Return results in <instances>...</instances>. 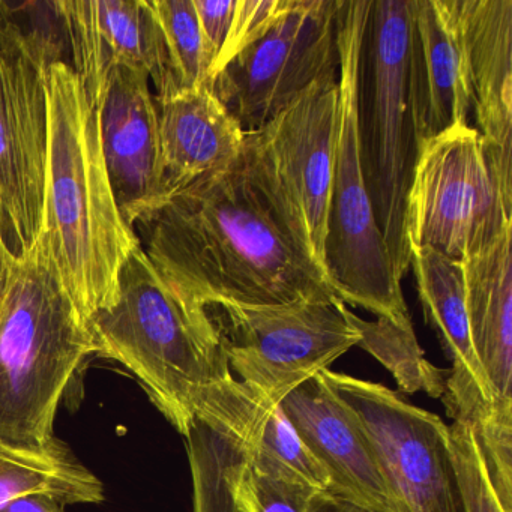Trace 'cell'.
Returning <instances> with one entry per match:
<instances>
[{
    "label": "cell",
    "instance_id": "obj_26",
    "mask_svg": "<svg viewBox=\"0 0 512 512\" xmlns=\"http://www.w3.org/2000/svg\"><path fill=\"white\" fill-rule=\"evenodd\" d=\"M452 419L448 425L449 448L463 511L508 512L494 490L472 422L463 416Z\"/></svg>",
    "mask_w": 512,
    "mask_h": 512
},
{
    "label": "cell",
    "instance_id": "obj_28",
    "mask_svg": "<svg viewBox=\"0 0 512 512\" xmlns=\"http://www.w3.org/2000/svg\"><path fill=\"white\" fill-rule=\"evenodd\" d=\"M290 0H236L235 13L229 35L224 41L220 55L215 59L209 73L212 82L239 53L260 40L281 14L289 7Z\"/></svg>",
    "mask_w": 512,
    "mask_h": 512
},
{
    "label": "cell",
    "instance_id": "obj_23",
    "mask_svg": "<svg viewBox=\"0 0 512 512\" xmlns=\"http://www.w3.org/2000/svg\"><path fill=\"white\" fill-rule=\"evenodd\" d=\"M347 319L358 331V347L391 371L401 392L425 391L431 397H442L448 370H439L425 359L413 328H404L385 317L370 322L356 316L349 308Z\"/></svg>",
    "mask_w": 512,
    "mask_h": 512
},
{
    "label": "cell",
    "instance_id": "obj_25",
    "mask_svg": "<svg viewBox=\"0 0 512 512\" xmlns=\"http://www.w3.org/2000/svg\"><path fill=\"white\" fill-rule=\"evenodd\" d=\"M157 17L179 91L208 83L211 59L194 0H148Z\"/></svg>",
    "mask_w": 512,
    "mask_h": 512
},
{
    "label": "cell",
    "instance_id": "obj_8",
    "mask_svg": "<svg viewBox=\"0 0 512 512\" xmlns=\"http://www.w3.org/2000/svg\"><path fill=\"white\" fill-rule=\"evenodd\" d=\"M506 209L476 128L455 127L424 143L409 197L410 250L433 248L463 262L490 247L506 226Z\"/></svg>",
    "mask_w": 512,
    "mask_h": 512
},
{
    "label": "cell",
    "instance_id": "obj_9",
    "mask_svg": "<svg viewBox=\"0 0 512 512\" xmlns=\"http://www.w3.org/2000/svg\"><path fill=\"white\" fill-rule=\"evenodd\" d=\"M214 308L230 370L272 400L329 370L359 343L341 299Z\"/></svg>",
    "mask_w": 512,
    "mask_h": 512
},
{
    "label": "cell",
    "instance_id": "obj_27",
    "mask_svg": "<svg viewBox=\"0 0 512 512\" xmlns=\"http://www.w3.org/2000/svg\"><path fill=\"white\" fill-rule=\"evenodd\" d=\"M322 491L251 469L236 491L238 512H314Z\"/></svg>",
    "mask_w": 512,
    "mask_h": 512
},
{
    "label": "cell",
    "instance_id": "obj_1",
    "mask_svg": "<svg viewBox=\"0 0 512 512\" xmlns=\"http://www.w3.org/2000/svg\"><path fill=\"white\" fill-rule=\"evenodd\" d=\"M133 230L158 274L196 307L340 299L275 223L241 154L173 191Z\"/></svg>",
    "mask_w": 512,
    "mask_h": 512
},
{
    "label": "cell",
    "instance_id": "obj_3",
    "mask_svg": "<svg viewBox=\"0 0 512 512\" xmlns=\"http://www.w3.org/2000/svg\"><path fill=\"white\" fill-rule=\"evenodd\" d=\"M97 344L59 280L46 241L0 248V443L46 452L59 404Z\"/></svg>",
    "mask_w": 512,
    "mask_h": 512
},
{
    "label": "cell",
    "instance_id": "obj_14",
    "mask_svg": "<svg viewBox=\"0 0 512 512\" xmlns=\"http://www.w3.org/2000/svg\"><path fill=\"white\" fill-rule=\"evenodd\" d=\"M266 398L232 374L200 400L182 431L193 475L194 512H238L236 491L254 466Z\"/></svg>",
    "mask_w": 512,
    "mask_h": 512
},
{
    "label": "cell",
    "instance_id": "obj_13",
    "mask_svg": "<svg viewBox=\"0 0 512 512\" xmlns=\"http://www.w3.org/2000/svg\"><path fill=\"white\" fill-rule=\"evenodd\" d=\"M101 148L110 185L128 227L172 194L161 151L157 101L143 71H110L98 109Z\"/></svg>",
    "mask_w": 512,
    "mask_h": 512
},
{
    "label": "cell",
    "instance_id": "obj_32",
    "mask_svg": "<svg viewBox=\"0 0 512 512\" xmlns=\"http://www.w3.org/2000/svg\"><path fill=\"white\" fill-rule=\"evenodd\" d=\"M5 236H4V232H2V226H0V248H2V245L5 244Z\"/></svg>",
    "mask_w": 512,
    "mask_h": 512
},
{
    "label": "cell",
    "instance_id": "obj_2",
    "mask_svg": "<svg viewBox=\"0 0 512 512\" xmlns=\"http://www.w3.org/2000/svg\"><path fill=\"white\" fill-rule=\"evenodd\" d=\"M49 155L43 236L50 259L86 322L118 296L119 274L139 238L110 185L100 121L71 65L47 71Z\"/></svg>",
    "mask_w": 512,
    "mask_h": 512
},
{
    "label": "cell",
    "instance_id": "obj_4",
    "mask_svg": "<svg viewBox=\"0 0 512 512\" xmlns=\"http://www.w3.org/2000/svg\"><path fill=\"white\" fill-rule=\"evenodd\" d=\"M358 128L374 220L401 283L412 260L407 197L427 142L413 0H370L359 68Z\"/></svg>",
    "mask_w": 512,
    "mask_h": 512
},
{
    "label": "cell",
    "instance_id": "obj_19",
    "mask_svg": "<svg viewBox=\"0 0 512 512\" xmlns=\"http://www.w3.org/2000/svg\"><path fill=\"white\" fill-rule=\"evenodd\" d=\"M512 224L461 262L470 338L496 403L512 406Z\"/></svg>",
    "mask_w": 512,
    "mask_h": 512
},
{
    "label": "cell",
    "instance_id": "obj_7",
    "mask_svg": "<svg viewBox=\"0 0 512 512\" xmlns=\"http://www.w3.org/2000/svg\"><path fill=\"white\" fill-rule=\"evenodd\" d=\"M337 110L334 71L265 127L245 134L241 151L245 175L275 223L326 278Z\"/></svg>",
    "mask_w": 512,
    "mask_h": 512
},
{
    "label": "cell",
    "instance_id": "obj_6",
    "mask_svg": "<svg viewBox=\"0 0 512 512\" xmlns=\"http://www.w3.org/2000/svg\"><path fill=\"white\" fill-rule=\"evenodd\" d=\"M368 8L370 0H340L338 10L337 136L325 268L344 304L413 328L362 172L358 88Z\"/></svg>",
    "mask_w": 512,
    "mask_h": 512
},
{
    "label": "cell",
    "instance_id": "obj_17",
    "mask_svg": "<svg viewBox=\"0 0 512 512\" xmlns=\"http://www.w3.org/2000/svg\"><path fill=\"white\" fill-rule=\"evenodd\" d=\"M410 268L418 284L425 320L436 331L452 362L445 391L440 397L446 410L466 413L485 401L500 409L512 410V406H502L494 401L473 350L461 262L443 256L433 248H415Z\"/></svg>",
    "mask_w": 512,
    "mask_h": 512
},
{
    "label": "cell",
    "instance_id": "obj_16",
    "mask_svg": "<svg viewBox=\"0 0 512 512\" xmlns=\"http://www.w3.org/2000/svg\"><path fill=\"white\" fill-rule=\"evenodd\" d=\"M472 109L485 161L512 211V0H460Z\"/></svg>",
    "mask_w": 512,
    "mask_h": 512
},
{
    "label": "cell",
    "instance_id": "obj_31",
    "mask_svg": "<svg viewBox=\"0 0 512 512\" xmlns=\"http://www.w3.org/2000/svg\"><path fill=\"white\" fill-rule=\"evenodd\" d=\"M314 512H371L367 509L359 508L353 503L346 502V500L337 499L328 493H322L317 497L316 505H314Z\"/></svg>",
    "mask_w": 512,
    "mask_h": 512
},
{
    "label": "cell",
    "instance_id": "obj_15",
    "mask_svg": "<svg viewBox=\"0 0 512 512\" xmlns=\"http://www.w3.org/2000/svg\"><path fill=\"white\" fill-rule=\"evenodd\" d=\"M278 404L328 475V494L367 511L394 512L367 434L320 373Z\"/></svg>",
    "mask_w": 512,
    "mask_h": 512
},
{
    "label": "cell",
    "instance_id": "obj_5",
    "mask_svg": "<svg viewBox=\"0 0 512 512\" xmlns=\"http://www.w3.org/2000/svg\"><path fill=\"white\" fill-rule=\"evenodd\" d=\"M88 325L97 355L136 376L181 434L206 391L232 376L214 317L179 296L142 245L122 266L116 301Z\"/></svg>",
    "mask_w": 512,
    "mask_h": 512
},
{
    "label": "cell",
    "instance_id": "obj_22",
    "mask_svg": "<svg viewBox=\"0 0 512 512\" xmlns=\"http://www.w3.org/2000/svg\"><path fill=\"white\" fill-rule=\"evenodd\" d=\"M50 494L64 505L100 503V479L61 445L46 452L23 451L0 443V512L29 494Z\"/></svg>",
    "mask_w": 512,
    "mask_h": 512
},
{
    "label": "cell",
    "instance_id": "obj_30",
    "mask_svg": "<svg viewBox=\"0 0 512 512\" xmlns=\"http://www.w3.org/2000/svg\"><path fill=\"white\" fill-rule=\"evenodd\" d=\"M64 503L50 494H29L11 502L2 512H65Z\"/></svg>",
    "mask_w": 512,
    "mask_h": 512
},
{
    "label": "cell",
    "instance_id": "obj_20",
    "mask_svg": "<svg viewBox=\"0 0 512 512\" xmlns=\"http://www.w3.org/2000/svg\"><path fill=\"white\" fill-rule=\"evenodd\" d=\"M422 85L425 139L469 125V58L460 0H413Z\"/></svg>",
    "mask_w": 512,
    "mask_h": 512
},
{
    "label": "cell",
    "instance_id": "obj_24",
    "mask_svg": "<svg viewBox=\"0 0 512 512\" xmlns=\"http://www.w3.org/2000/svg\"><path fill=\"white\" fill-rule=\"evenodd\" d=\"M278 403L280 401L266 398L260 416L253 469L329 493L331 482L328 475L299 439Z\"/></svg>",
    "mask_w": 512,
    "mask_h": 512
},
{
    "label": "cell",
    "instance_id": "obj_11",
    "mask_svg": "<svg viewBox=\"0 0 512 512\" xmlns=\"http://www.w3.org/2000/svg\"><path fill=\"white\" fill-rule=\"evenodd\" d=\"M338 10L340 0H290L275 25L208 83L245 134L338 71Z\"/></svg>",
    "mask_w": 512,
    "mask_h": 512
},
{
    "label": "cell",
    "instance_id": "obj_12",
    "mask_svg": "<svg viewBox=\"0 0 512 512\" xmlns=\"http://www.w3.org/2000/svg\"><path fill=\"white\" fill-rule=\"evenodd\" d=\"M50 67L0 19V226L17 254L43 232Z\"/></svg>",
    "mask_w": 512,
    "mask_h": 512
},
{
    "label": "cell",
    "instance_id": "obj_18",
    "mask_svg": "<svg viewBox=\"0 0 512 512\" xmlns=\"http://www.w3.org/2000/svg\"><path fill=\"white\" fill-rule=\"evenodd\" d=\"M160 106V137L170 191L235 163L245 133L208 83L179 91Z\"/></svg>",
    "mask_w": 512,
    "mask_h": 512
},
{
    "label": "cell",
    "instance_id": "obj_21",
    "mask_svg": "<svg viewBox=\"0 0 512 512\" xmlns=\"http://www.w3.org/2000/svg\"><path fill=\"white\" fill-rule=\"evenodd\" d=\"M91 4L113 68L143 71L157 89V103L178 94L163 32L148 0H95Z\"/></svg>",
    "mask_w": 512,
    "mask_h": 512
},
{
    "label": "cell",
    "instance_id": "obj_10",
    "mask_svg": "<svg viewBox=\"0 0 512 512\" xmlns=\"http://www.w3.org/2000/svg\"><path fill=\"white\" fill-rule=\"evenodd\" d=\"M320 376L367 434L394 512H464L439 416L385 385L332 370Z\"/></svg>",
    "mask_w": 512,
    "mask_h": 512
},
{
    "label": "cell",
    "instance_id": "obj_29",
    "mask_svg": "<svg viewBox=\"0 0 512 512\" xmlns=\"http://www.w3.org/2000/svg\"><path fill=\"white\" fill-rule=\"evenodd\" d=\"M194 7H196L197 17H199L200 29H202L209 59L214 65L215 59L220 55L224 41L229 35L236 0H221V2L194 0Z\"/></svg>",
    "mask_w": 512,
    "mask_h": 512
}]
</instances>
